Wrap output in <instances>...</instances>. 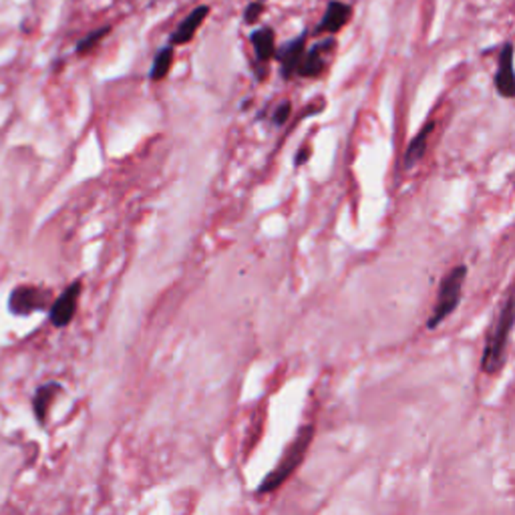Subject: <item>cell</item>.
I'll return each instance as SVG.
<instances>
[{
	"instance_id": "cell-6",
	"label": "cell",
	"mask_w": 515,
	"mask_h": 515,
	"mask_svg": "<svg viewBox=\"0 0 515 515\" xmlns=\"http://www.w3.org/2000/svg\"><path fill=\"white\" fill-rule=\"evenodd\" d=\"M495 93L502 99H515V44L505 43L499 49L497 68L494 76Z\"/></svg>"
},
{
	"instance_id": "cell-9",
	"label": "cell",
	"mask_w": 515,
	"mask_h": 515,
	"mask_svg": "<svg viewBox=\"0 0 515 515\" xmlns=\"http://www.w3.org/2000/svg\"><path fill=\"white\" fill-rule=\"evenodd\" d=\"M304 55H306V33H302L300 36H294L286 44H282L278 52H276V60L280 63L284 79L286 81L294 79V76L298 75V67H300V63H302Z\"/></svg>"
},
{
	"instance_id": "cell-18",
	"label": "cell",
	"mask_w": 515,
	"mask_h": 515,
	"mask_svg": "<svg viewBox=\"0 0 515 515\" xmlns=\"http://www.w3.org/2000/svg\"><path fill=\"white\" fill-rule=\"evenodd\" d=\"M310 156H312V149L309 148V145H304V148H302V149H300V151H298V156H296V159H294V165H296V167H300V165H304V164H306V161H309V159H310Z\"/></svg>"
},
{
	"instance_id": "cell-19",
	"label": "cell",
	"mask_w": 515,
	"mask_h": 515,
	"mask_svg": "<svg viewBox=\"0 0 515 515\" xmlns=\"http://www.w3.org/2000/svg\"><path fill=\"white\" fill-rule=\"evenodd\" d=\"M260 3H266V0H260Z\"/></svg>"
},
{
	"instance_id": "cell-17",
	"label": "cell",
	"mask_w": 515,
	"mask_h": 515,
	"mask_svg": "<svg viewBox=\"0 0 515 515\" xmlns=\"http://www.w3.org/2000/svg\"><path fill=\"white\" fill-rule=\"evenodd\" d=\"M292 115V103L290 101H282L278 107H276V111L272 115V123L276 127H282L284 123L290 119Z\"/></svg>"
},
{
	"instance_id": "cell-5",
	"label": "cell",
	"mask_w": 515,
	"mask_h": 515,
	"mask_svg": "<svg viewBox=\"0 0 515 515\" xmlns=\"http://www.w3.org/2000/svg\"><path fill=\"white\" fill-rule=\"evenodd\" d=\"M81 290H83V284L76 280L73 284H68V286L60 292L55 300H52V304L49 309V318L52 326L67 328L68 325H71L76 314V309H79Z\"/></svg>"
},
{
	"instance_id": "cell-3",
	"label": "cell",
	"mask_w": 515,
	"mask_h": 515,
	"mask_svg": "<svg viewBox=\"0 0 515 515\" xmlns=\"http://www.w3.org/2000/svg\"><path fill=\"white\" fill-rule=\"evenodd\" d=\"M467 266L459 264L443 276L439 282V290H437V300L433 304L431 317L427 320V328L435 330L439 328L445 320H447L453 312L459 309L461 298H463V286L467 280Z\"/></svg>"
},
{
	"instance_id": "cell-13",
	"label": "cell",
	"mask_w": 515,
	"mask_h": 515,
	"mask_svg": "<svg viewBox=\"0 0 515 515\" xmlns=\"http://www.w3.org/2000/svg\"><path fill=\"white\" fill-rule=\"evenodd\" d=\"M60 390V384L57 382H49V384H43V387L36 389V393L33 397V411H35V417L36 421L44 425L47 422V414L52 401H55V397L59 395Z\"/></svg>"
},
{
	"instance_id": "cell-1",
	"label": "cell",
	"mask_w": 515,
	"mask_h": 515,
	"mask_svg": "<svg viewBox=\"0 0 515 515\" xmlns=\"http://www.w3.org/2000/svg\"><path fill=\"white\" fill-rule=\"evenodd\" d=\"M513 326H515V288L502 304V309L497 310L494 325L487 330L486 347H483L479 363V371L483 374L495 376L503 371L507 360V344H510Z\"/></svg>"
},
{
	"instance_id": "cell-7",
	"label": "cell",
	"mask_w": 515,
	"mask_h": 515,
	"mask_svg": "<svg viewBox=\"0 0 515 515\" xmlns=\"http://www.w3.org/2000/svg\"><path fill=\"white\" fill-rule=\"evenodd\" d=\"M334 47H336L334 38L326 36L325 41H320L314 44V47L306 49V55L298 67L296 76H302V79H317V76H320L326 71L328 55L334 51Z\"/></svg>"
},
{
	"instance_id": "cell-8",
	"label": "cell",
	"mask_w": 515,
	"mask_h": 515,
	"mask_svg": "<svg viewBox=\"0 0 515 515\" xmlns=\"http://www.w3.org/2000/svg\"><path fill=\"white\" fill-rule=\"evenodd\" d=\"M350 19H352V6L349 3H344V0H330L314 33L334 36L349 25Z\"/></svg>"
},
{
	"instance_id": "cell-10",
	"label": "cell",
	"mask_w": 515,
	"mask_h": 515,
	"mask_svg": "<svg viewBox=\"0 0 515 515\" xmlns=\"http://www.w3.org/2000/svg\"><path fill=\"white\" fill-rule=\"evenodd\" d=\"M207 17H210V6L207 4L196 6V9L180 22L172 36H169V44H172V47H180V44H188L194 41V36L197 35V30L202 28Z\"/></svg>"
},
{
	"instance_id": "cell-4",
	"label": "cell",
	"mask_w": 515,
	"mask_h": 515,
	"mask_svg": "<svg viewBox=\"0 0 515 515\" xmlns=\"http://www.w3.org/2000/svg\"><path fill=\"white\" fill-rule=\"evenodd\" d=\"M49 298L51 294L44 288L22 284V286H17L11 292L9 310L14 314V317H30V314L47 309Z\"/></svg>"
},
{
	"instance_id": "cell-2",
	"label": "cell",
	"mask_w": 515,
	"mask_h": 515,
	"mask_svg": "<svg viewBox=\"0 0 515 515\" xmlns=\"http://www.w3.org/2000/svg\"><path fill=\"white\" fill-rule=\"evenodd\" d=\"M312 439H314V425H304L300 429L294 441H292L288 445V449L284 451L282 459L258 486V494H272V491L282 487L284 483L296 473V469L302 465L306 453L310 449Z\"/></svg>"
},
{
	"instance_id": "cell-11",
	"label": "cell",
	"mask_w": 515,
	"mask_h": 515,
	"mask_svg": "<svg viewBox=\"0 0 515 515\" xmlns=\"http://www.w3.org/2000/svg\"><path fill=\"white\" fill-rule=\"evenodd\" d=\"M250 44L256 55V63L268 65L270 60H276V52H278V44H276V33L270 27H260L252 30Z\"/></svg>"
},
{
	"instance_id": "cell-12",
	"label": "cell",
	"mask_w": 515,
	"mask_h": 515,
	"mask_svg": "<svg viewBox=\"0 0 515 515\" xmlns=\"http://www.w3.org/2000/svg\"><path fill=\"white\" fill-rule=\"evenodd\" d=\"M433 129H435V121H427L425 125L419 129L417 135H414L409 141V145H406V149L403 153V167L406 169V172L413 169L422 157H425L427 148H429V137H431Z\"/></svg>"
},
{
	"instance_id": "cell-15",
	"label": "cell",
	"mask_w": 515,
	"mask_h": 515,
	"mask_svg": "<svg viewBox=\"0 0 515 515\" xmlns=\"http://www.w3.org/2000/svg\"><path fill=\"white\" fill-rule=\"evenodd\" d=\"M111 33V27L107 25V27H101V28H95V30H91L89 35H84L79 43H76V49L75 52L79 57L83 55H89L91 51H95L99 44H101L105 41V36H109Z\"/></svg>"
},
{
	"instance_id": "cell-16",
	"label": "cell",
	"mask_w": 515,
	"mask_h": 515,
	"mask_svg": "<svg viewBox=\"0 0 515 515\" xmlns=\"http://www.w3.org/2000/svg\"><path fill=\"white\" fill-rule=\"evenodd\" d=\"M264 11H266V6L264 3H260V0H256V3H250L248 6H245V12H244V20H245V25H258L260 20H262L264 17Z\"/></svg>"
},
{
	"instance_id": "cell-14",
	"label": "cell",
	"mask_w": 515,
	"mask_h": 515,
	"mask_svg": "<svg viewBox=\"0 0 515 515\" xmlns=\"http://www.w3.org/2000/svg\"><path fill=\"white\" fill-rule=\"evenodd\" d=\"M173 59H175V47H172V44H167V47L161 49L156 55V59H153L149 79L153 83H159V81L167 79V75H169V71H172V67H173Z\"/></svg>"
}]
</instances>
